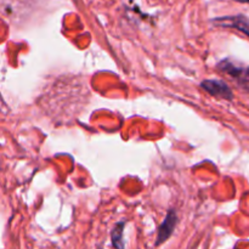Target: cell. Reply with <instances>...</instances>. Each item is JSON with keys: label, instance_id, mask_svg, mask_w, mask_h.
<instances>
[{"label": "cell", "instance_id": "4", "mask_svg": "<svg viewBox=\"0 0 249 249\" xmlns=\"http://www.w3.org/2000/svg\"><path fill=\"white\" fill-rule=\"evenodd\" d=\"M124 225H125L124 223L117 224L111 233L112 245H113V247L116 249H124V238H123Z\"/></svg>", "mask_w": 249, "mask_h": 249}, {"label": "cell", "instance_id": "1", "mask_svg": "<svg viewBox=\"0 0 249 249\" xmlns=\"http://www.w3.org/2000/svg\"><path fill=\"white\" fill-rule=\"evenodd\" d=\"M201 87L209 92L211 95L216 97H221L225 100H232L233 94L231 88L225 82L219 79H207L201 83Z\"/></svg>", "mask_w": 249, "mask_h": 249}, {"label": "cell", "instance_id": "2", "mask_svg": "<svg viewBox=\"0 0 249 249\" xmlns=\"http://www.w3.org/2000/svg\"><path fill=\"white\" fill-rule=\"evenodd\" d=\"M177 223H178V215L177 213H175V211L168 212L164 221H163V223L160 225V228H158L156 246L162 245L163 242H165V241L173 235V232H174L175 230V226H177Z\"/></svg>", "mask_w": 249, "mask_h": 249}, {"label": "cell", "instance_id": "3", "mask_svg": "<svg viewBox=\"0 0 249 249\" xmlns=\"http://www.w3.org/2000/svg\"><path fill=\"white\" fill-rule=\"evenodd\" d=\"M214 23L223 27H231L238 31L243 32L246 36H249V19L246 16L238 15V16H228L220 17V18L214 19Z\"/></svg>", "mask_w": 249, "mask_h": 249}, {"label": "cell", "instance_id": "5", "mask_svg": "<svg viewBox=\"0 0 249 249\" xmlns=\"http://www.w3.org/2000/svg\"><path fill=\"white\" fill-rule=\"evenodd\" d=\"M235 1H238V2H247V4H249V0H235Z\"/></svg>", "mask_w": 249, "mask_h": 249}, {"label": "cell", "instance_id": "6", "mask_svg": "<svg viewBox=\"0 0 249 249\" xmlns=\"http://www.w3.org/2000/svg\"><path fill=\"white\" fill-rule=\"evenodd\" d=\"M245 79H247V80H249V68L247 70V74L245 75Z\"/></svg>", "mask_w": 249, "mask_h": 249}]
</instances>
